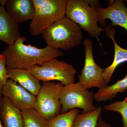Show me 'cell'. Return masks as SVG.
Wrapping results in <instances>:
<instances>
[{"label": "cell", "instance_id": "ac0fdd59", "mask_svg": "<svg viewBox=\"0 0 127 127\" xmlns=\"http://www.w3.org/2000/svg\"><path fill=\"white\" fill-rule=\"evenodd\" d=\"M22 112L24 127H48L47 120L34 109H23Z\"/></svg>", "mask_w": 127, "mask_h": 127}, {"label": "cell", "instance_id": "2e32d148", "mask_svg": "<svg viewBox=\"0 0 127 127\" xmlns=\"http://www.w3.org/2000/svg\"><path fill=\"white\" fill-rule=\"evenodd\" d=\"M127 90V74L115 84L98 89L95 94V100L99 102L111 100L116 97L118 94L125 93Z\"/></svg>", "mask_w": 127, "mask_h": 127}, {"label": "cell", "instance_id": "7c38bea8", "mask_svg": "<svg viewBox=\"0 0 127 127\" xmlns=\"http://www.w3.org/2000/svg\"><path fill=\"white\" fill-rule=\"evenodd\" d=\"M21 36L19 24L10 17L4 6L0 5V40L11 45Z\"/></svg>", "mask_w": 127, "mask_h": 127}, {"label": "cell", "instance_id": "ba28073f", "mask_svg": "<svg viewBox=\"0 0 127 127\" xmlns=\"http://www.w3.org/2000/svg\"><path fill=\"white\" fill-rule=\"evenodd\" d=\"M85 59L83 69L78 75L79 82L88 90L93 87L101 89L107 86L103 76V68L95 61L93 56V42L86 38L83 41Z\"/></svg>", "mask_w": 127, "mask_h": 127}, {"label": "cell", "instance_id": "52a82bcc", "mask_svg": "<svg viewBox=\"0 0 127 127\" xmlns=\"http://www.w3.org/2000/svg\"><path fill=\"white\" fill-rule=\"evenodd\" d=\"M64 86L61 83H56L54 81L42 82L34 109L46 120H51L61 113L59 96Z\"/></svg>", "mask_w": 127, "mask_h": 127}, {"label": "cell", "instance_id": "4fadbf2b", "mask_svg": "<svg viewBox=\"0 0 127 127\" xmlns=\"http://www.w3.org/2000/svg\"><path fill=\"white\" fill-rule=\"evenodd\" d=\"M0 118L3 127H24L22 111L4 96L0 98Z\"/></svg>", "mask_w": 127, "mask_h": 127}, {"label": "cell", "instance_id": "277c9868", "mask_svg": "<svg viewBox=\"0 0 127 127\" xmlns=\"http://www.w3.org/2000/svg\"><path fill=\"white\" fill-rule=\"evenodd\" d=\"M65 16L92 37L99 36L103 31L98 25L100 17L96 9L86 0H67Z\"/></svg>", "mask_w": 127, "mask_h": 127}, {"label": "cell", "instance_id": "d6986e66", "mask_svg": "<svg viewBox=\"0 0 127 127\" xmlns=\"http://www.w3.org/2000/svg\"><path fill=\"white\" fill-rule=\"evenodd\" d=\"M80 112L79 109L75 108L67 112L61 114L56 117L47 120L48 127H72L75 117Z\"/></svg>", "mask_w": 127, "mask_h": 127}, {"label": "cell", "instance_id": "603a6c76", "mask_svg": "<svg viewBox=\"0 0 127 127\" xmlns=\"http://www.w3.org/2000/svg\"><path fill=\"white\" fill-rule=\"evenodd\" d=\"M6 0H0V5H3L4 6Z\"/></svg>", "mask_w": 127, "mask_h": 127}, {"label": "cell", "instance_id": "7402d4cb", "mask_svg": "<svg viewBox=\"0 0 127 127\" xmlns=\"http://www.w3.org/2000/svg\"><path fill=\"white\" fill-rule=\"evenodd\" d=\"M96 127H112L111 125L107 123L106 122L103 121L101 117L100 116L98 120L97 124Z\"/></svg>", "mask_w": 127, "mask_h": 127}, {"label": "cell", "instance_id": "d4e9b609", "mask_svg": "<svg viewBox=\"0 0 127 127\" xmlns=\"http://www.w3.org/2000/svg\"></svg>", "mask_w": 127, "mask_h": 127}, {"label": "cell", "instance_id": "5bb4252c", "mask_svg": "<svg viewBox=\"0 0 127 127\" xmlns=\"http://www.w3.org/2000/svg\"><path fill=\"white\" fill-rule=\"evenodd\" d=\"M9 79L19 83L26 90L36 96L41 85L40 81L27 69L12 68L6 67Z\"/></svg>", "mask_w": 127, "mask_h": 127}, {"label": "cell", "instance_id": "8fae6325", "mask_svg": "<svg viewBox=\"0 0 127 127\" xmlns=\"http://www.w3.org/2000/svg\"><path fill=\"white\" fill-rule=\"evenodd\" d=\"M4 6L9 15L18 24L32 20L35 14L32 0H6Z\"/></svg>", "mask_w": 127, "mask_h": 127}, {"label": "cell", "instance_id": "6da1fadb", "mask_svg": "<svg viewBox=\"0 0 127 127\" xmlns=\"http://www.w3.org/2000/svg\"><path fill=\"white\" fill-rule=\"evenodd\" d=\"M25 37L21 36L11 45H9L1 54L6 58L7 67L18 69H28L35 65H40L51 59L64 56L60 50L48 45L39 48L26 45Z\"/></svg>", "mask_w": 127, "mask_h": 127}, {"label": "cell", "instance_id": "9c48e42d", "mask_svg": "<svg viewBox=\"0 0 127 127\" xmlns=\"http://www.w3.org/2000/svg\"><path fill=\"white\" fill-rule=\"evenodd\" d=\"M2 95L21 111L34 109L36 96L11 79H8L3 87Z\"/></svg>", "mask_w": 127, "mask_h": 127}, {"label": "cell", "instance_id": "ffe728a7", "mask_svg": "<svg viewBox=\"0 0 127 127\" xmlns=\"http://www.w3.org/2000/svg\"><path fill=\"white\" fill-rule=\"evenodd\" d=\"M104 109L119 113L122 118L124 127H127V96L122 101H117L106 105Z\"/></svg>", "mask_w": 127, "mask_h": 127}, {"label": "cell", "instance_id": "e0dca14e", "mask_svg": "<svg viewBox=\"0 0 127 127\" xmlns=\"http://www.w3.org/2000/svg\"><path fill=\"white\" fill-rule=\"evenodd\" d=\"M102 108L98 106L89 112L78 114L73 120L72 127H96Z\"/></svg>", "mask_w": 127, "mask_h": 127}, {"label": "cell", "instance_id": "3957f363", "mask_svg": "<svg viewBox=\"0 0 127 127\" xmlns=\"http://www.w3.org/2000/svg\"><path fill=\"white\" fill-rule=\"evenodd\" d=\"M35 14L29 25V32L35 36L65 16L67 0H32Z\"/></svg>", "mask_w": 127, "mask_h": 127}, {"label": "cell", "instance_id": "cb8c5ba5", "mask_svg": "<svg viewBox=\"0 0 127 127\" xmlns=\"http://www.w3.org/2000/svg\"><path fill=\"white\" fill-rule=\"evenodd\" d=\"M0 127H2V124H1V122L0 121Z\"/></svg>", "mask_w": 127, "mask_h": 127}, {"label": "cell", "instance_id": "7a4b0ae2", "mask_svg": "<svg viewBox=\"0 0 127 127\" xmlns=\"http://www.w3.org/2000/svg\"><path fill=\"white\" fill-rule=\"evenodd\" d=\"M41 34L47 45L64 51L79 46L83 39L81 28L66 16Z\"/></svg>", "mask_w": 127, "mask_h": 127}, {"label": "cell", "instance_id": "8992f818", "mask_svg": "<svg viewBox=\"0 0 127 127\" xmlns=\"http://www.w3.org/2000/svg\"><path fill=\"white\" fill-rule=\"evenodd\" d=\"M61 113L67 112L75 108L82 109V113L89 112L97 107L94 105L95 94L88 91L79 82L64 86L60 94Z\"/></svg>", "mask_w": 127, "mask_h": 127}, {"label": "cell", "instance_id": "30bf717a", "mask_svg": "<svg viewBox=\"0 0 127 127\" xmlns=\"http://www.w3.org/2000/svg\"><path fill=\"white\" fill-rule=\"evenodd\" d=\"M96 9L100 15V22L104 27H106L105 21L108 19L112 21V26H119L127 31V8L123 0H116L108 7Z\"/></svg>", "mask_w": 127, "mask_h": 127}, {"label": "cell", "instance_id": "44dd1931", "mask_svg": "<svg viewBox=\"0 0 127 127\" xmlns=\"http://www.w3.org/2000/svg\"><path fill=\"white\" fill-rule=\"evenodd\" d=\"M6 65L5 58L2 54H0V98L2 97V88L9 79Z\"/></svg>", "mask_w": 127, "mask_h": 127}, {"label": "cell", "instance_id": "9a60e30c", "mask_svg": "<svg viewBox=\"0 0 127 127\" xmlns=\"http://www.w3.org/2000/svg\"><path fill=\"white\" fill-rule=\"evenodd\" d=\"M107 36L111 38L114 45V55L113 61L109 66L103 68V76L107 84L110 82L112 76L116 68L119 65L127 62V49H124L119 46L114 39L116 30L113 27L105 28Z\"/></svg>", "mask_w": 127, "mask_h": 127}, {"label": "cell", "instance_id": "5b68a950", "mask_svg": "<svg viewBox=\"0 0 127 127\" xmlns=\"http://www.w3.org/2000/svg\"><path fill=\"white\" fill-rule=\"evenodd\" d=\"M27 69L40 81H57L64 86L74 83L77 73L76 69L71 64L57 58Z\"/></svg>", "mask_w": 127, "mask_h": 127}]
</instances>
